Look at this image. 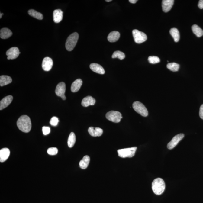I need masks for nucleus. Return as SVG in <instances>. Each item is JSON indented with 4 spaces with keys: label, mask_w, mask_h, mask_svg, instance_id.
I'll return each mask as SVG.
<instances>
[{
    "label": "nucleus",
    "mask_w": 203,
    "mask_h": 203,
    "mask_svg": "<svg viewBox=\"0 0 203 203\" xmlns=\"http://www.w3.org/2000/svg\"><path fill=\"white\" fill-rule=\"evenodd\" d=\"M17 124L19 130L24 133H29L31 130V121L30 117L26 115H23L18 118Z\"/></svg>",
    "instance_id": "nucleus-1"
},
{
    "label": "nucleus",
    "mask_w": 203,
    "mask_h": 203,
    "mask_svg": "<svg viewBox=\"0 0 203 203\" xmlns=\"http://www.w3.org/2000/svg\"><path fill=\"white\" fill-rule=\"evenodd\" d=\"M152 191L155 194L160 195L162 194L165 190V183L162 178H157L152 182Z\"/></svg>",
    "instance_id": "nucleus-2"
},
{
    "label": "nucleus",
    "mask_w": 203,
    "mask_h": 203,
    "mask_svg": "<svg viewBox=\"0 0 203 203\" xmlns=\"http://www.w3.org/2000/svg\"><path fill=\"white\" fill-rule=\"evenodd\" d=\"M79 38V34L74 33L69 35L66 43V48L69 51H72L75 48Z\"/></svg>",
    "instance_id": "nucleus-3"
},
{
    "label": "nucleus",
    "mask_w": 203,
    "mask_h": 203,
    "mask_svg": "<svg viewBox=\"0 0 203 203\" xmlns=\"http://www.w3.org/2000/svg\"><path fill=\"white\" fill-rule=\"evenodd\" d=\"M137 149L136 147L121 149L118 150V156L121 158H131L134 156Z\"/></svg>",
    "instance_id": "nucleus-4"
},
{
    "label": "nucleus",
    "mask_w": 203,
    "mask_h": 203,
    "mask_svg": "<svg viewBox=\"0 0 203 203\" xmlns=\"http://www.w3.org/2000/svg\"><path fill=\"white\" fill-rule=\"evenodd\" d=\"M133 107L135 111L141 116L147 117L148 115V112L145 106L139 101H135L133 103Z\"/></svg>",
    "instance_id": "nucleus-5"
},
{
    "label": "nucleus",
    "mask_w": 203,
    "mask_h": 203,
    "mask_svg": "<svg viewBox=\"0 0 203 203\" xmlns=\"http://www.w3.org/2000/svg\"><path fill=\"white\" fill-rule=\"evenodd\" d=\"M133 35L135 42L137 44H141L145 42L147 40V36L145 33L138 30L133 31Z\"/></svg>",
    "instance_id": "nucleus-6"
},
{
    "label": "nucleus",
    "mask_w": 203,
    "mask_h": 203,
    "mask_svg": "<svg viewBox=\"0 0 203 203\" xmlns=\"http://www.w3.org/2000/svg\"><path fill=\"white\" fill-rule=\"evenodd\" d=\"M106 118L109 121L114 123L120 122L123 118L122 115L119 112L114 111H111L106 114Z\"/></svg>",
    "instance_id": "nucleus-7"
},
{
    "label": "nucleus",
    "mask_w": 203,
    "mask_h": 203,
    "mask_svg": "<svg viewBox=\"0 0 203 203\" xmlns=\"http://www.w3.org/2000/svg\"><path fill=\"white\" fill-rule=\"evenodd\" d=\"M66 87L65 83L61 82L59 83L56 86L55 93L57 96H60L63 100L66 99V97L65 96Z\"/></svg>",
    "instance_id": "nucleus-8"
},
{
    "label": "nucleus",
    "mask_w": 203,
    "mask_h": 203,
    "mask_svg": "<svg viewBox=\"0 0 203 203\" xmlns=\"http://www.w3.org/2000/svg\"><path fill=\"white\" fill-rule=\"evenodd\" d=\"M184 135L183 134H179L175 135L170 142L167 144V147L169 150H172L177 145L180 141L184 138Z\"/></svg>",
    "instance_id": "nucleus-9"
},
{
    "label": "nucleus",
    "mask_w": 203,
    "mask_h": 203,
    "mask_svg": "<svg viewBox=\"0 0 203 203\" xmlns=\"http://www.w3.org/2000/svg\"><path fill=\"white\" fill-rule=\"evenodd\" d=\"M21 52L19 49L17 47H12L9 49L6 52V55L7 56L8 60H14L18 58Z\"/></svg>",
    "instance_id": "nucleus-10"
},
{
    "label": "nucleus",
    "mask_w": 203,
    "mask_h": 203,
    "mask_svg": "<svg viewBox=\"0 0 203 203\" xmlns=\"http://www.w3.org/2000/svg\"><path fill=\"white\" fill-rule=\"evenodd\" d=\"M53 65V61L51 58L47 57L43 60L42 67L45 71H49L51 69Z\"/></svg>",
    "instance_id": "nucleus-11"
},
{
    "label": "nucleus",
    "mask_w": 203,
    "mask_h": 203,
    "mask_svg": "<svg viewBox=\"0 0 203 203\" xmlns=\"http://www.w3.org/2000/svg\"><path fill=\"white\" fill-rule=\"evenodd\" d=\"M13 100V97L9 95L5 97L0 102V110H2L7 107Z\"/></svg>",
    "instance_id": "nucleus-12"
},
{
    "label": "nucleus",
    "mask_w": 203,
    "mask_h": 203,
    "mask_svg": "<svg viewBox=\"0 0 203 203\" xmlns=\"http://www.w3.org/2000/svg\"><path fill=\"white\" fill-rule=\"evenodd\" d=\"M174 1L173 0H163L162 2V7L163 11L167 13L172 9Z\"/></svg>",
    "instance_id": "nucleus-13"
},
{
    "label": "nucleus",
    "mask_w": 203,
    "mask_h": 203,
    "mask_svg": "<svg viewBox=\"0 0 203 203\" xmlns=\"http://www.w3.org/2000/svg\"><path fill=\"white\" fill-rule=\"evenodd\" d=\"M88 132L91 136L94 137H100L102 135L103 131L102 129L99 127H90L88 129Z\"/></svg>",
    "instance_id": "nucleus-14"
},
{
    "label": "nucleus",
    "mask_w": 203,
    "mask_h": 203,
    "mask_svg": "<svg viewBox=\"0 0 203 203\" xmlns=\"http://www.w3.org/2000/svg\"><path fill=\"white\" fill-rule=\"evenodd\" d=\"M96 100L91 96H88L82 99L81 104L84 107H87L90 105H94Z\"/></svg>",
    "instance_id": "nucleus-15"
},
{
    "label": "nucleus",
    "mask_w": 203,
    "mask_h": 203,
    "mask_svg": "<svg viewBox=\"0 0 203 203\" xmlns=\"http://www.w3.org/2000/svg\"><path fill=\"white\" fill-rule=\"evenodd\" d=\"M10 150L8 148H4L0 150V161L4 162L8 159L10 155Z\"/></svg>",
    "instance_id": "nucleus-16"
},
{
    "label": "nucleus",
    "mask_w": 203,
    "mask_h": 203,
    "mask_svg": "<svg viewBox=\"0 0 203 203\" xmlns=\"http://www.w3.org/2000/svg\"><path fill=\"white\" fill-rule=\"evenodd\" d=\"M90 68L93 72L100 74L103 75L105 71L103 67L99 64L97 63H92L90 66Z\"/></svg>",
    "instance_id": "nucleus-17"
},
{
    "label": "nucleus",
    "mask_w": 203,
    "mask_h": 203,
    "mask_svg": "<svg viewBox=\"0 0 203 203\" xmlns=\"http://www.w3.org/2000/svg\"><path fill=\"white\" fill-rule=\"evenodd\" d=\"M53 20L54 22L59 23L62 21L63 18V12L60 9L55 10L53 12Z\"/></svg>",
    "instance_id": "nucleus-18"
},
{
    "label": "nucleus",
    "mask_w": 203,
    "mask_h": 203,
    "mask_svg": "<svg viewBox=\"0 0 203 203\" xmlns=\"http://www.w3.org/2000/svg\"><path fill=\"white\" fill-rule=\"evenodd\" d=\"M82 84V81L80 79H77L72 84L71 90L73 93L77 92L80 89Z\"/></svg>",
    "instance_id": "nucleus-19"
},
{
    "label": "nucleus",
    "mask_w": 203,
    "mask_h": 203,
    "mask_svg": "<svg viewBox=\"0 0 203 203\" xmlns=\"http://www.w3.org/2000/svg\"><path fill=\"white\" fill-rule=\"evenodd\" d=\"M120 34L119 32L117 31H114L111 32L108 36V40L110 42L113 43L116 42L119 39Z\"/></svg>",
    "instance_id": "nucleus-20"
},
{
    "label": "nucleus",
    "mask_w": 203,
    "mask_h": 203,
    "mask_svg": "<svg viewBox=\"0 0 203 203\" xmlns=\"http://www.w3.org/2000/svg\"><path fill=\"white\" fill-rule=\"evenodd\" d=\"M12 33L11 31L7 28L1 29L0 31V37L2 39H5L10 37L12 36Z\"/></svg>",
    "instance_id": "nucleus-21"
},
{
    "label": "nucleus",
    "mask_w": 203,
    "mask_h": 203,
    "mask_svg": "<svg viewBox=\"0 0 203 203\" xmlns=\"http://www.w3.org/2000/svg\"><path fill=\"white\" fill-rule=\"evenodd\" d=\"M12 78L7 75H2L0 76V85L1 87L7 85L12 82Z\"/></svg>",
    "instance_id": "nucleus-22"
},
{
    "label": "nucleus",
    "mask_w": 203,
    "mask_h": 203,
    "mask_svg": "<svg viewBox=\"0 0 203 203\" xmlns=\"http://www.w3.org/2000/svg\"><path fill=\"white\" fill-rule=\"evenodd\" d=\"M90 161V158L88 155H85L80 161L79 165L81 168L85 169L87 168Z\"/></svg>",
    "instance_id": "nucleus-23"
},
{
    "label": "nucleus",
    "mask_w": 203,
    "mask_h": 203,
    "mask_svg": "<svg viewBox=\"0 0 203 203\" xmlns=\"http://www.w3.org/2000/svg\"><path fill=\"white\" fill-rule=\"evenodd\" d=\"M170 35L173 37L175 42H178L180 39V34L177 29L173 28L170 31Z\"/></svg>",
    "instance_id": "nucleus-24"
},
{
    "label": "nucleus",
    "mask_w": 203,
    "mask_h": 203,
    "mask_svg": "<svg viewBox=\"0 0 203 203\" xmlns=\"http://www.w3.org/2000/svg\"><path fill=\"white\" fill-rule=\"evenodd\" d=\"M192 28L193 33L198 37H200L203 35V30L196 24L192 26Z\"/></svg>",
    "instance_id": "nucleus-25"
},
{
    "label": "nucleus",
    "mask_w": 203,
    "mask_h": 203,
    "mask_svg": "<svg viewBox=\"0 0 203 203\" xmlns=\"http://www.w3.org/2000/svg\"><path fill=\"white\" fill-rule=\"evenodd\" d=\"M28 13L30 16L37 18V19L41 20L44 18V16H43L42 14L37 12L36 11L33 10V9L29 10Z\"/></svg>",
    "instance_id": "nucleus-26"
},
{
    "label": "nucleus",
    "mask_w": 203,
    "mask_h": 203,
    "mask_svg": "<svg viewBox=\"0 0 203 203\" xmlns=\"http://www.w3.org/2000/svg\"><path fill=\"white\" fill-rule=\"evenodd\" d=\"M76 142V136L75 133L72 132L69 135L68 139L67 144L68 147L71 148L73 147Z\"/></svg>",
    "instance_id": "nucleus-27"
},
{
    "label": "nucleus",
    "mask_w": 203,
    "mask_h": 203,
    "mask_svg": "<svg viewBox=\"0 0 203 203\" xmlns=\"http://www.w3.org/2000/svg\"><path fill=\"white\" fill-rule=\"evenodd\" d=\"M167 67L169 70L173 72H177L179 70L180 66L175 63H169L167 64Z\"/></svg>",
    "instance_id": "nucleus-28"
},
{
    "label": "nucleus",
    "mask_w": 203,
    "mask_h": 203,
    "mask_svg": "<svg viewBox=\"0 0 203 203\" xmlns=\"http://www.w3.org/2000/svg\"><path fill=\"white\" fill-rule=\"evenodd\" d=\"M125 57V55L124 53L118 50L114 52L112 56V58H118L121 60L124 59Z\"/></svg>",
    "instance_id": "nucleus-29"
},
{
    "label": "nucleus",
    "mask_w": 203,
    "mask_h": 203,
    "mask_svg": "<svg viewBox=\"0 0 203 203\" xmlns=\"http://www.w3.org/2000/svg\"><path fill=\"white\" fill-rule=\"evenodd\" d=\"M148 61L150 63L155 64L160 62V59L158 56H151L149 57Z\"/></svg>",
    "instance_id": "nucleus-30"
},
{
    "label": "nucleus",
    "mask_w": 203,
    "mask_h": 203,
    "mask_svg": "<svg viewBox=\"0 0 203 203\" xmlns=\"http://www.w3.org/2000/svg\"><path fill=\"white\" fill-rule=\"evenodd\" d=\"M58 150L56 147H50L47 150V152L48 154L51 155H54L58 153Z\"/></svg>",
    "instance_id": "nucleus-31"
},
{
    "label": "nucleus",
    "mask_w": 203,
    "mask_h": 203,
    "mask_svg": "<svg viewBox=\"0 0 203 203\" xmlns=\"http://www.w3.org/2000/svg\"><path fill=\"white\" fill-rule=\"evenodd\" d=\"M58 118L56 117H53L50 121V124L52 126H56L57 125L58 122H59Z\"/></svg>",
    "instance_id": "nucleus-32"
},
{
    "label": "nucleus",
    "mask_w": 203,
    "mask_h": 203,
    "mask_svg": "<svg viewBox=\"0 0 203 203\" xmlns=\"http://www.w3.org/2000/svg\"><path fill=\"white\" fill-rule=\"evenodd\" d=\"M43 133L44 135H47L50 133V127H42Z\"/></svg>",
    "instance_id": "nucleus-33"
},
{
    "label": "nucleus",
    "mask_w": 203,
    "mask_h": 203,
    "mask_svg": "<svg viewBox=\"0 0 203 203\" xmlns=\"http://www.w3.org/2000/svg\"><path fill=\"white\" fill-rule=\"evenodd\" d=\"M199 116L203 120V104L201 105L199 110Z\"/></svg>",
    "instance_id": "nucleus-34"
},
{
    "label": "nucleus",
    "mask_w": 203,
    "mask_h": 203,
    "mask_svg": "<svg viewBox=\"0 0 203 203\" xmlns=\"http://www.w3.org/2000/svg\"><path fill=\"white\" fill-rule=\"evenodd\" d=\"M198 7L200 9H203V0H200L199 1L198 5Z\"/></svg>",
    "instance_id": "nucleus-35"
},
{
    "label": "nucleus",
    "mask_w": 203,
    "mask_h": 203,
    "mask_svg": "<svg viewBox=\"0 0 203 203\" xmlns=\"http://www.w3.org/2000/svg\"><path fill=\"white\" fill-rule=\"evenodd\" d=\"M129 1L130 2L132 3V4H135L137 1V0H129Z\"/></svg>",
    "instance_id": "nucleus-36"
},
{
    "label": "nucleus",
    "mask_w": 203,
    "mask_h": 203,
    "mask_svg": "<svg viewBox=\"0 0 203 203\" xmlns=\"http://www.w3.org/2000/svg\"><path fill=\"white\" fill-rule=\"evenodd\" d=\"M1 14H0V18H1L2 17V16L3 14H4L3 13H0Z\"/></svg>",
    "instance_id": "nucleus-37"
},
{
    "label": "nucleus",
    "mask_w": 203,
    "mask_h": 203,
    "mask_svg": "<svg viewBox=\"0 0 203 203\" xmlns=\"http://www.w3.org/2000/svg\"><path fill=\"white\" fill-rule=\"evenodd\" d=\"M105 1L107 2H110L112 1V0H106Z\"/></svg>",
    "instance_id": "nucleus-38"
}]
</instances>
